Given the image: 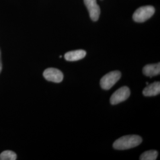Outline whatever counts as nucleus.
I'll use <instances>...</instances> for the list:
<instances>
[{
  "instance_id": "3",
  "label": "nucleus",
  "mask_w": 160,
  "mask_h": 160,
  "mask_svg": "<svg viewBox=\"0 0 160 160\" xmlns=\"http://www.w3.org/2000/svg\"><path fill=\"white\" fill-rule=\"evenodd\" d=\"M121 72L119 71L110 72L104 75L100 80V86L103 90H108L120 80Z\"/></svg>"
},
{
  "instance_id": "5",
  "label": "nucleus",
  "mask_w": 160,
  "mask_h": 160,
  "mask_svg": "<svg viewBox=\"0 0 160 160\" xmlns=\"http://www.w3.org/2000/svg\"><path fill=\"white\" fill-rule=\"evenodd\" d=\"M43 77L47 81L56 83L62 82L63 79V73L60 70L54 68L45 69L43 72Z\"/></svg>"
},
{
  "instance_id": "2",
  "label": "nucleus",
  "mask_w": 160,
  "mask_h": 160,
  "mask_svg": "<svg viewBox=\"0 0 160 160\" xmlns=\"http://www.w3.org/2000/svg\"><path fill=\"white\" fill-rule=\"evenodd\" d=\"M155 12L153 6H145L138 8L133 14V19L137 23H143L152 17Z\"/></svg>"
},
{
  "instance_id": "13",
  "label": "nucleus",
  "mask_w": 160,
  "mask_h": 160,
  "mask_svg": "<svg viewBox=\"0 0 160 160\" xmlns=\"http://www.w3.org/2000/svg\"><path fill=\"white\" fill-rule=\"evenodd\" d=\"M146 84H147V85H148V82H146Z\"/></svg>"
},
{
  "instance_id": "8",
  "label": "nucleus",
  "mask_w": 160,
  "mask_h": 160,
  "mask_svg": "<svg viewBox=\"0 0 160 160\" xmlns=\"http://www.w3.org/2000/svg\"><path fill=\"white\" fill-rule=\"evenodd\" d=\"M86 53V52L84 50H76L66 53L64 58L68 61H77L85 57Z\"/></svg>"
},
{
  "instance_id": "4",
  "label": "nucleus",
  "mask_w": 160,
  "mask_h": 160,
  "mask_svg": "<svg viewBox=\"0 0 160 160\" xmlns=\"http://www.w3.org/2000/svg\"><path fill=\"white\" fill-rule=\"evenodd\" d=\"M131 92L129 88L123 86L114 92L110 97V101L112 105H116L119 103L123 102L127 100L130 96Z\"/></svg>"
},
{
  "instance_id": "9",
  "label": "nucleus",
  "mask_w": 160,
  "mask_h": 160,
  "mask_svg": "<svg viewBox=\"0 0 160 160\" xmlns=\"http://www.w3.org/2000/svg\"><path fill=\"white\" fill-rule=\"evenodd\" d=\"M143 74L145 76L152 77L160 74V63L149 64L143 68Z\"/></svg>"
},
{
  "instance_id": "1",
  "label": "nucleus",
  "mask_w": 160,
  "mask_h": 160,
  "mask_svg": "<svg viewBox=\"0 0 160 160\" xmlns=\"http://www.w3.org/2000/svg\"><path fill=\"white\" fill-rule=\"evenodd\" d=\"M142 141V138L136 135H126L115 141L113 147L118 150H125L132 148L139 145Z\"/></svg>"
},
{
  "instance_id": "6",
  "label": "nucleus",
  "mask_w": 160,
  "mask_h": 160,
  "mask_svg": "<svg viewBox=\"0 0 160 160\" xmlns=\"http://www.w3.org/2000/svg\"><path fill=\"white\" fill-rule=\"evenodd\" d=\"M84 2L91 19L94 22L97 21L100 15V8L97 4V0H84Z\"/></svg>"
},
{
  "instance_id": "12",
  "label": "nucleus",
  "mask_w": 160,
  "mask_h": 160,
  "mask_svg": "<svg viewBox=\"0 0 160 160\" xmlns=\"http://www.w3.org/2000/svg\"><path fill=\"white\" fill-rule=\"evenodd\" d=\"M2 70V63H1V52H0V73Z\"/></svg>"
},
{
  "instance_id": "7",
  "label": "nucleus",
  "mask_w": 160,
  "mask_h": 160,
  "mask_svg": "<svg viewBox=\"0 0 160 160\" xmlns=\"http://www.w3.org/2000/svg\"><path fill=\"white\" fill-rule=\"evenodd\" d=\"M143 95L147 97L155 96L160 93V82L155 81L154 82L148 84L143 89L142 92Z\"/></svg>"
},
{
  "instance_id": "10",
  "label": "nucleus",
  "mask_w": 160,
  "mask_h": 160,
  "mask_svg": "<svg viewBox=\"0 0 160 160\" xmlns=\"http://www.w3.org/2000/svg\"><path fill=\"white\" fill-rule=\"evenodd\" d=\"M158 154V152L155 150L147 151L141 154L139 159L141 160H155L157 158Z\"/></svg>"
},
{
  "instance_id": "11",
  "label": "nucleus",
  "mask_w": 160,
  "mask_h": 160,
  "mask_svg": "<svg viewBox=\"0 0 160 160\" xmlns=\"http://www.w3.org/2000/svg\"><path fill=\"white\" fill-rule=\"evenodd\" d=\"M17 155L12 151H5L0 154V160H16Z\"/></svg>"
}]
</instances>
